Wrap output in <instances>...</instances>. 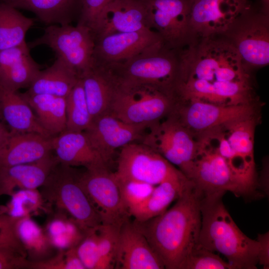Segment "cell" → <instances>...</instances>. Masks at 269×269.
<instances>
[{"label":"cell","mask_w":269,"mask_h":269,"mask_svg":"<svg viewBox=\"0 0 269 269\" xmlns=\"http://www.w3.org/2000/svg\"><path fill=\"white\" fill-rule=\"evenodd\" d=\"M8 132L9 130L6 128L4 124L0 118V145L4 139Z\"/></svg>","instance_id":"cell-44"},{"label":"cell","mask_w":269,"mask_h":269,"mask_svg":"<svg viewBox=\"0 0 269 269\" xmlns=\"http://www.w3.org/2000/svg\"><path fill=\"white\" fill-rule=\"evenodd\" d=\"M262 3L265 6H269V0H260Z\"/></svg>","instance_id":"cell-45"},{"label":"cell","mask_w":269,"mask_h":269,"mask_svg":"<svg viewBox=\"0 0 269 269\" xmlns=\"http://www.w3.org/2000/svg\"><path fill=\"white\" fill-rule=\"evenodd\" d=\"M181 269H233L219 256L198 245L182 266Z\"/></svg>","instance_id":"cell-37"},{"label":"cell","mask_w":269,"mask_h":269,"mask_svg":"<svg viewBox=\"0 0 269 269\" xmlns=\"http://www.w3.org/2000/svg\"><path fill=\"white\" fill-rule=\"evenodd\" d=\"M151 29L169 47L183 49L192 42L189 14L190 0H141Z\"/></svg>","instance_id":"cell-13"},{"label":"cell","mask_w":269,"mask_h":269,"mask_svg":"<svg viewBox=\"0 0 269 269\" xmlns=\"http://www.w3.org/2000/svg\"><path fill=\"white\" fill-rule=\"evenodd\" d=\"M80 184L99 213L102 224L121 226L130 216L118 183L107 165L86 169L79 175Z\"/></svg>","instance_id":"cell-10"},{"label":"cell","mask_w":269,"mask_h":269,"mask_svg":"<svg viewBox=\"0 0 269 269\" xmlns=\"http://www.w3.org/2000/svg\"><path fill=\"white\" fill-rule=\"evenodd\" d=\"M29 48L45 45L80 77L94 66L95 39L88 27L77 24L48 25L43 34L28 43Z\"/></svg>","instance_id":"cell-8"},{"label":"cell","mask_w":269,"mask_h":269,"mask_svg":"<svg viewBox=\"0 0 269 269\" xmlns=\"http://www.w3.org/2000/svg\"><path fill=\"white\" fill-rule=\"evenodd\" d=\"M39 192L47 205L74 220L85 232L102 224L101 218L79 180L72 167L58 162L52 169Z\"/></svg>","instance_id":"cell-5"},{"label":"cell","mask_w":269,"mask_h":269,"mask_svg":"<svg viewBox=\"0 0 269 269\" xmlns=\"http://www.w3.org/2000/svg\"><path fill=\"white\" fill-rule=\"evenodd\" d=\"M139 141L177 166L190 179L197 152L193 134L172 113L166 119L151 126Z\"/></svg>","instance_id":"cell-9"},{"label":"cell","mask_w":269,"mask_h":269,"mask_svg":"<svg viewBox=\"0 0 269 269\" xmlns=\"http://www.w3.org/2000/svg\"><path fill=\"white\" fill-rule=\"evenodd\" d=\"M161 42L152 29L109 34L95 40L94 63L105 65L122 62Z\"/></svg>","instance_id":"cell-16"},{"label":"cell","mask_w":269,"mask_h":269,"mask_svg":"<svg viewBox=\"0 0 269 269\" xmlns=\"http://www.w3.org/2000/svg\"><path fill=\"white\" fill-rule=\"evenodd\" d=\"M258 119V116L255 115L235 121L222 126L233 150L238 156L254 168H256L254 134Z\"/></svg>","instance_id":"cell-31"},{"label":"cell","mask_w":269,"mask_h":269,"mask_svg":"<svg viewBox=\"0 0 269 269\" xmlns=\"http://www.w3.org/2000/svg\"><path fill=\"white\" fill-rule=\"evenodd\" d=\"M55 211L43 228L50 243L58 251L76 247L87 232L65 213Z\"/></svg>","instance_id":"cell-32"},{"label":"cell","mask_w":269,"mask_h":269,"mask_svg":"<svg viewBox=\"0 0 269 269\" xmlns=\"http://www.w3.org/2000/svg\"><path fill=\"white\" fill-rule=\"evenodd\" d=\"M33 19L22 14L18 9L0 2V50L20 45L32 26Z\"/></svg>","instance_id":"cell-30"},{"label":"cell","mask_w":269,"mask_h":269,"mask_svg":"<svg viewBox=\"0 0 269 269\" xmlns=\"http://www.w3.org/2000/svg\"><path fill=\"white\" fill-rule=\"evenodd\" d=\"M97 228L88 231L76 247L86 269H98L100 256Z\"/></svg>","instance_id":"cell-38"},{"label":"cell","mask_w":269,"mask_h":269,"mask_svg":"<svg viewBox=\"0 0 269 269\" xmlns=\"http://www.w3.org/2000/svg\"><path fill=\"white\" fill-rule=\"evenodd\" d=\"M77 256L73 249L58 251L56 255L39 262L31 263V269H75L78 265Z\"/></svg>","instance_id":"cell-40"},{"label":"cell","mask_w":269,"mask_h":269,"mask_svg":"<svg viewBox=\"0 0 269 269\" xmlns=\"http://www.w3.org/2000/svg\"><path fill=\"white\" fill-rule=\"evenodd\" d=\"M92 120L109 114L115 88V79L105 66L94 64L81 76Z\"/></svg>","instance_id":"cell-24"},{"label":"cell","mask_w":269,"mask_h":269,"mask_svg":"<svg viewBox=\"0 0 269 269\" xmlns=\"http://www.w3.org/2000/svg\"><path fill=\"white\" fill-rule=\"evenodd\" d=\"M0 118L9 131L53 137L41 126L22 94L0 86Z\"/></svg>","instance_id":"cell-23"},{"label":"cell","mask_w":269,"mask_h":269,"mask_svg":"<svg viewBox=\"0 0 269 269\" xmlns=\"http://www.w3.org/2000/svg\"><path fill=\"white\" fill-rule=\"evenodd\" d=\"M22 95L34 110L39 123L52 136L66 130V97L47 94Z\"/></svg>","instance_id":"cell-28"},{"label":"cell","mask_w":269,"mask_h":269,"mask_svg":"<svg viewBox=\"0 0 269 269\" xmlns=\"http://www.w3.org/2000/svg\"><path fill=\"white\" fill-rule=\"evenodd\" d=\"M66 100V130L84 131L89 127L92 119L80 78Z\"/></svg>","instance_id":"cell-33"},{"label":"cell","mask_w":269,"mask_h":269,"mask_svg":"<svg viewBox=\"0 0 269 269\" xmlns=\"http://www.w3.org/2000/svg\"><path fill=\"white\" fill-rule=\"evenodd\" d=\"M16 231L19 241L30 263L46 260L53 255L55 248L44 230L31 217L18 218Z\"/></svg>","instance_id":"cell-29"},{"label":"cell","mask_w":269,"mask_h":269,"mask_svg":"<svg viewBox=\"0 0 269 269\" xmlns=\"http://www.w3.org/2000/svg\"><path fill=\"white\" fill-rule=\"evenodd\" d=\"M144 29L151 28L141 0H112L99 16L92 33L95 40L113 33Z\"/></svg>","instance_id":"cell-17"},{"label":"cell","mask_w":269,"mask_h":269,"mask_svg":"<svg viewBox=\"0 0 269 269\" xmlns=\"http://www.w3.org/2000/svg\"><path fill=\"white\" fill-rule=\"evenodd\" d=\"M120 227L101 224L97 228L100 256L98 269L115 268Z\"/></svg>","instance_id":"cell-35"},{"label":"cell","mask_w":269,"mask_h":269,"mask_svg":"<svg viewBox=\"0 0 269 269\" xmlns=\"http://www.w3.org/2000/svg\"><path fill=\"white\" fill-rule=\"evenodd\" d=\"M190 181L182 173L166 179L154 187L145 201L129 211L130 216L142 222L162 214L181 196Z\"/></svg>","instance_id":"cell-25"},{"label":"cell","mask_w":269,"mask_h":269,"mask_svg":"<svg viewBox=\"0 0 269 269\" xmlns=\"http://www.w3.org/2000/svg\"><path fill=\"white\" fill-rule=\"evenodd\" d=\"M6 205L1 208L9 216L20 218L31 217L39 211H49V207L37 189H19L15 191Z\"/></svg>","instance_id":"cell-34"},{"label":"cell","mask_w":269,"mask_h":269,"mask_svg":"<svg viewBox=\"0 0 269 269\" xmlns=\"http://www.w3.org/2000/svg\"><path fill=\"white\" fill-rule=\"evenodd\" d=\"M250 4L248 0H190L189 24L193 41L224 34Z\"/></svg>","instance_id":"cell-14"},{"label":"cell","mask_w":269,"mask_h":269,"mask_svg":"<svg viewBox=\"0 0 269 269\" xmlns=\"http://www.w3.org/2000/svg\"><path fill=\"white\" fill-rule=\"evenodd\" d=\"M30 262L19 252L0 247V269H30Z\"/></svg>","instance_id":"cell-42"},{"label":"cell","mask_w":269,"mask_h":269,"mask_svg":"<svg viewBox=\"0 0 269 269\" xmlns=\"http://www.w3.org/2000/svg\"><path fill=\"white\" fill-rule=\"evenodd\" d=\"M112 0H81L77 24L89 28L92 32L102 10Z\"/></svg>","instance_id":"cell-41"},{"label":"cell","mask_w":269,"mask_h":269,"mask_svg":"<svg viewBox=\"0 0 269 269\" xmlns=\"http://www.w3.org/2000/svg\"><path fill=\"white\" fill-rule=\"evenodd\" d=\"M148 128L145 125L126 123L106 114L93 119L83 132L108 163L116 150L129 143L140 141Z\"/></svg>","instance_id":"cell-15"},{"label":"cell","mask_w":269,"mask_h":269,"mask_svg":"<svg viewBox=\"0 0 269 269\" xmlns=\"http://www.w3.org/2000/svg\"><path fill=\"white\" fill-rule=\"evenodd\" d=\"M115 178L119 186L124 203L129 213L131 209L145 201L155 187L136 180L119 179L116 177Z\"/></svg>","instance_id":"cell-36"},{"label":"cell","mask_w":269,"mask_h":269,"mask_svg":"<svg viewBox=\"0 0 269 269\" xmlns=\"http://www.w3.org/2000/svg\"><path fill=\"white\" fill-rule=\"evenodd\" d=\"M17 9L34 13L47 25L69 24L79 16L81 0H2Z\"/></svg>","instance_id":"cell-26"},{"label":"cell","mask_w":269,"mask_h":269,"mask_svg":"<svg viewBox=\"0 0 269 269\" xmlns=\"http://www.w3.org/2000/svg\"><path fill=\"white\" fill-rule=\"evenodd\" d=\"M53 137L9 130L0 145V169L32 163L49 155L53 151Z\"/></svg>","instance_id":"cell-19"},{"label":"cell","mask_w":269,"mask_h":269,"mask_svg":"<svg viewBox=\"0 0 269 269\" xmlns=\"http://www.w3.org/2000/svg\"><path fill=\"white\" fill-rule=\"evenodd\" d=\"M257 240L260 244L259 264L265 269L269 268V232L258 235Z\"/></svg>","instance_id":"cell-43"},{"label":"cell","mask_w":269,"mask_h":269,"mask_svg":"<svg viewBox=\"0 0 269 269\" xmlns=\"http://www.w3.org/2000/svg\"><path fill=\"white\" fill-rule=\"evenodd\" d=\"M269 7L261 1L257 6L251 3L221 34L235 48L251 72L269 63Z\"/></svg>","instance_id":"cell-7"},{"label":"cell","mask_w":269,"mask_h":269,"mask_svg":"<svg viewBox=\"0 0 269 269\" xmlns=\"http://www.w3.org/2000/svg\"><path fill=\"white\" fill-rule=\"evenodd\" d=\"M79 78L73 70L57 58L50 67L40 70L26 93L66 97Z\"/></svg>","instance_id":"cell-27"},{"label":"cell","mask_w":269,"mask_h":269,"mask_svg":"<svg viewBox=\"0 0 269 269\" xmlns=\"http://www.w3.org/2000/svg\"><path fill=\"white\" fill-rule=\"evenodd\" d=\"M113 173L117 178L155 186L182 172L149 146L134 142L121 148L117 170Z\"/></svg>","instance_id":"cell-11"},{"label":"cell","mask_w":269,"mask_h":269,"mask_svg":"<svg viewBox=\"0 0 269 269\" xmlns=\"http://www.w3.org/2000/svg\"><path fill=\"white\" fill-rule=\"evenodd\" d=\"M54 154L34 162L0 169V197L11 196L15 189H37L45 181L58 163Z\"/></svg>","instance_id":"cell-22"},{"label":"cell","mask_w":269,"mask_h":269,"mask_svg":"<svg viewBox=\"0 0 269 269\" xmlns=\"http://www.w3.org/2000/svg\"><path fill=\"white\" fill-rule=\"evenodd\" d=\"M255 103L222 105L197 100L177 101L172 113L194 134L257 115Z\"/></svg>","instance_id":"cell-12"},{"label":"cell","mask_w":269,"mask_h":269,"mask_svg":"<svg viewBox=\"0 0 269 269\" xmlns=\"http://www.w3.org/2000/svg\"><path fill=\"white\" fill-rule=\"evenodd\" d=\"M197 152L190 180L202 194L229 191L237 197L260 196L231 169L205 131L197 134Z\"/></svg>","instance_id":"cell-6"},{"label":"cell","mask_w":269,"mask_h":269,"mask_svg":"<svg viewBox=\"0 0 269 269\" xmlns=\"http://www.w3.org/2000/svg\"><path fill=\"white\" fill-rule=\"evenodd\" d=\"M134 222L165 269H181L198 245L201 226L200 194L191 181L171 208L146 221Z\"/></svg>","instance_id":"cell-1"},{"label":"cell","mask_w":269,"mask_h":269,"mask_svg":"<svg viewBox=\"0 0 269 269\" xmlns=\"http://www.w3.org/2000/svg\"><path fill=\"white\" fill-rule=\"evenodd\" d=\"M17 219L9 216L0 207V247L15 250L26 257L16 234Z\"/></svg>","instance_id":"cell-39"},{"label":"cell","mask_w":269,"mask_h":269,"mask_svg":"<svg viewBox=\"0 0 269 269\" xmlns=\"http://www.w3.org/2000/svg\"><path fill=\"white\" fill-rule=\"evenodd\" d=\"M26 42L0 50V86L18 91L29 87L40 71Z\"/></svg>","instance_id":"cell-20"},{"label":"cell","mask_w":269,"mask_h":269,"mask_svg":"<svg viewBox=\"0 0 269 269\" xmlns=\"http://www.w3.org/2000/svg\"><path fill=\"white\" fill-rule=\"evenodd\" d=\"M182 49L161 42L126 61L103 66L118 80L151 84L175 92L180 77Z\"/></svg>","instance_id":"cell-4"},{"label":"cell","mask_w":269,"mask_h":269,"mask_svg":"<svg viewBox=\"0 0 269 269\" xmlns=\"http://www.w3.org/2000/svg\"><path fill=\"white\" fill-rule=\"evenodd\" d=\"M225 192L200 194L198 245L223 255L233 269H256L260 244L238 227L222 200Z\"/></svg>","instance_id":"cell-2"},{"label":"cell","mask_w":269,"mask_h":269,"mask_svg":"<svg viewBox=\"0 0 269 269\" xmlns=\"http://www.w3.org/2000/svg\"><path fill=\"white\" fill-rule=\"evenodd\" d=\"M115 268L165 269L145 237L129 219L120 228Z\"/></svg>","instance_id":"cell-18"},{"label":"cell","mask_w":269,"mask_h":269,"mask_svg":"<svg viewBox=\"0 0 269 269\" xmlns=\"http://www.w3.org/2000/svg\"><path fill=\"white\" fill-rule=\"evenodd\" d=\"M52 151L59 163L86 169L107 165L84 132L65 130L52 139Z\"/></svg>","instance_id":"cell-21"},{"label":"cell","mask_w":269,"mask_h":269,"mask_svg":"<svg viewBox=\"0 0 269 269\" xmlns=\"http://www.w3.org/2000/svg\"><path fill=\"white\" fill-rule=\"evenodd\" d=\"M114 78L116 85L109 114L115 117L126 123L149 128L173 111L177 102L174 91Z\"/></svg>","instance_id":"cell-3"}]
</instances>
